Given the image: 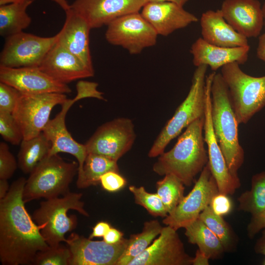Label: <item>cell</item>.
<instances>
[{
    "mask_svg": "<svg viewBox=\"0 0 265 265\" xmlns=\"http://www.w3.org/2000/svg\"><path fill=\"white\" fill-rule=\"evenodd\" d=\"M26 180L20 177L0 200V261L3 265H31L36 254L50 246L25 206L23 191Z\"/></svg>",
    "mask_w": 265,
    "mask_h": 265,
    "instance_id": "cell-1",
    "label": "cell"
},
{
    "mask_svg": "<svg viewBox=\"0 0 265 265\" xmlns=\"http://www.w3.org/2000/svg\"><path fill=\"white\" fill-rule=\"evenodd\" d=\"M204 124V117L188 126L174 147L159 156L153 166L154 172L160 176L172 174L190 186L208 162Z\"/></svg>",
    "mask_w": 265,
    "mask_h": 265,
    "instance_id": "cell-2",
    "label": "cell"
},
{
    "mask_svg": "<svg viewBox=\"0 0 265 265\" xmlns=\"http://www.w3.org/2000/svg\"><path fill=\"white\" fill-rule=\"evenodd\" d=\"M211 92V113L214 133L230 170L238 175L244 161V153L239 142V123L220 73H215Z\"/></svg>",
    "mask_w": 265,
    "mask_h": 265,
    "instance_id": "cell-3",
    "label": "cell"
},
{
    "mask_svg": "<svg viewBox=\"0 0 265 265\" xmlns=\"http://www.w3.org/2000/svg\"><path fill=\"white\" fill-rule=\"evenodd\" d=\"M82 196L81 193L70 191L60 198L42 201L34 211L32 218L37 225H45L40 232L50 246H56L61 242H65L66 234L76 228L77 218L75 215L69 216V210H75L83 216H89L81 200Z\"/></svg>",
    "mask_w": 265,
    "mask_h": 265,
    "instance_id": "cell-4",
    "label": "cell"
},
{
    "mask_svg": "<svg viewBox=\"0 0 265 265\" xmlns=\"http://www.w3.org/2000/svg\"><path fill=\"white\" fill-rule=\"evenodd\" d=\"M78 170V162H67L58 154L49 155L29 174L23 191L24 202L66 194Z\"/></svg>",
    "mask_w": 265,
    "mask_h": 265,
    "instance_id": "cell-5",
    "label": "cell"
},
{
    "mask_svg": "<svg viewBox=\"0 0 265 265\" xmlns=\"http://www.w3.org/2000/svg\"><path fill=\"white\" fill-rule=\"evenodd\" d=\"M207 68L208 66L204 65L196 67L187 96L155 140L149 151V158L160 155L169 142L177 136L183 129L196 120L204 117Z\"/></svg>",
    "mask_w": 265,
    "mask_h": 265,
    "instance_id": "cell-6",
    "label": "cell"
},
{
    "mask_svg": "<svg viewBox=\"0 0 265 265\" xmlns=\"http://www.w3.org/2000/svg\"><path fill=\"white\" fill-rule=\"evenodd\" d=\"M239 65L237 62L226 64L220 73L239 124H246L265 106V76H250Z\"/></svg>",
    "mask_w": 265,
    "mask_h": 265,
    "instance_id": "cell-7",
    "label": "cell"
},
{
    "mask_svg": "<svg viewBox=\"0 0 265 265\" xmlns=\"http://www.w3.org/2000/svg\"><path fill=\"white\" fill-rule=\"evenodd\" d=\"M65 94L47 93L37 94L21 92L12 115L19 125L24 139L41 133L49 121L54 106L67 100Z\"/></svg>",
    "mask_w": 265,
    "mask_h": 265,
    "instance_id": "cell-8",
    "label": "cell"
},
{
    "mask_svg": "<svg viewBox=\"0 0 265 265\" xmlns=\"http://www.w3.org/2000/svg\"><path fill=\"white\" fill-rule=\"evenodd\" d=\"M57 39V34L45 37L24 31L8 36L0 53V66L39 67Z\"/></svg>",
    "mask_w": 265,
    "mask_h": 265,
    "instance_id": "cell-9",
    "label": "cell"
},
{
    "mask_svg": "<svg viewBox=\"0 0 265 265\" xmlns=\"http://www.w3.org/2000/svg\"><path fill=\"white\" fill-rule=\"evenodd\" d=\"M158 33L142 16L135 12L119 17L107 25L106 41L121 46L132 54L140 53L144 49L154 46Z\"/></svg>",
    "mask_w": 265,
    "mask_h": 265,
    "instance_id": "cell-10",
    "label": "cell"
},
{
    "mask_svg": "<svg viewBox=\"0 0 265 265\" xmlns=\"http://www.w3.org/2000/svg\"><path fill=\"white\" fill-rule=\"evenodd\" d=\"M219 192L216 181L208 163L190 191L162 222L176 230L191 224L209 206L212 197Z\"/></svg>",
    "mask_w": 265,
    "mask_h": 265,
    "instance_id": "cell-11",
    "label": "cell"
},
{
    "mask_svg": "<svg viewBox=\"0 0 265 265\" xmlns=\"http://www.w3.org/2000/svg\"><path fill=\"white\" fill-rule=\"evenodd\" d=\"M135 137L132 121L118 118L100 126L85 145L87 154L103 155L117 161L131 149Z\"/></svg>",
    "mask_w": 265,
    "mask_h": 265,
    "instance_id": "cell-12",
    "label": "cell"
},
{
    "mask_svg": "<svg viewBox=\"0 0 265 265\" xmlns=\"http://www.w3.org/2000/svg\"><path fill=\"white\" fill-rule=\"evenodd\" d=\"M213 75L212 73L206 79L204 140L208 146V164L219 192L232 195L240 187L241 183L238 175L233 174L230 170L214 133L211 113V89Z\"/></svg>",
    "mask_w": 265,
    "mask_h": 265,
    "instance_id": "cell-13",
    "label": "cell"
},
{
    "mask_svg": "<svg viewBox=\"0 0 265 265\" xmlns=\"http://www.w3.org/2000/svg\"><path fill=\"white\" fill-rule=\"evenodd\" d=\"M128 241L123 238L118 243L111 244L72 233L65 241L71 252L69 265H117Z\"/></svg>",
    "mask_w": 265,
    "mask_h": 265,
    "instance_id": "cell-14",
    "label": "cell"
},
{
    "mask_svg": "<svg viewBox=\"0 0 265 265\" xmlns=\"http://www.w3.org/2000/svg\"><path fill=\"white\" fill-rule=\"evenodd\" d=\"M192 259L186 252L177 230L166 225L159 237L129 265H190Z\"/></svg>",
    "mask_w": 265,
    "mask_h": 265,
    "instance_id": "cell-15",
    "label": "cell"
},
{
    "mask_svg": "<svg viewBox=\"0 0 265 265\" xmlns=\"http://www.w3.org/2000/svg\"><path fill=\"white\" fill-rule=\"evenodd\" d=\"M147 2L146 0H75L70 6L92 29L107 26L126 15L139 12Z\"/></svg>",
    "mask_w": 265,
    "mask_h": 265,
    "instance_id": "cell-16",
    "label": "cell"
},
{
    "mask_svg": "<svg viewBox=\"0 0 265 265\" xmlns=\"http://www.w3.org/2000/svg\"><path fill=\"white\" fill-rule=\"evenodd\" d=\"M0 82L25 94L71 92L67 84L57 81L39 67L10 68L0 66Z\"/></svg>",
    "mask_w": 265,
    "mask_h": 265,
    "instance_id": "cell-17",
    "label": "cell"
},
{
    "mask_svg": "<svg viewBox=\"0 0 265 265\" xmlns=\"http://www.w3.org/2000/svg\"><path fill=\"white\" fill-rule=\"evenodd\" d=\"M85 98V95L81 92L77 91V94L74 98L67 99L61 105L60 111L54 118L49 120L42 132L52 144L49 155L62 152L74 156L79 163L78 175L82 172L87 152L85 144L77 142L67 130L65 118L67 112L74 104Z\"/></svg>",
    "mask_w": 265,
    "mask_h": 265,
    "instance_id": "cell-18",
    "label": "cell"
},
{
    "mask_svg": "<svg viewBox=\"0 0 265 265\" xmlns=\"http://www.w3.org/2000/svg\"><path fill=\"white\" fill-rule=\"evenodd\" d=\"M227 22L246 38L258 37L264 26L258 0H224L220 9Z\"/></svg>",
    "mask_w": 265,
    "mask_h": 265,
    "instance_id": "cell-19",
    "label": "cell"
},
{
    "mask_svg": "<svg viewBox=\"0 0 265 265\" xmlns=\"http://www.w3.org/2000/svg\"><path fill=\"white\" fill-rule=\"evenodd\" d=\"M141 10V15L158 34L165 36L198 21L183 6L171 2H147Z\"/></svg>",
    "mask_w": 265,
    "mask_h": 265,
    "instance_id": "cell-20",
    "label": "cell"
},
{
    "mask_svg": "<svg viewBox=\"0 0 265 265\" xmlns=\"http://www.w3.org/2000/svg\"><path fill=\"white\" fill-rule=\"evenodd\" d=\"M39 68L54 80L65 84L94 75V70L56 43L48 53Z\"/></svg>",
    "mask_w": 265,
    "mask_h": 265,
    "instance_id": "cell-21",
    "label": "cell"
},
{
    "mask_svg": "<svg viewBox=\"0 0 265 265\" xmlns=\"http://www.w3.org/2000/svg\"><path fill=\"white\" fill-rule=\"evenodd\" d=\"M64 25L57 33L56 43L79 58L86 66L94 70L89 48L91 29L86 21L70 8L65 11Z\"/></svg>",
    "mask_w": 265,
    "mask_h": 265,
    "instance_id": "cell-22",
    "label": "cell"
},
{
    "mask_svg": "<svg viewBox=\"0 0 265 265\" xmlns=\"http://www.w3.org/2000/svg\"><path fill=\"white\" fill-rule=\"evenodd\" d=\"M249 50V46L223 47L211 44L200 37L192 44L190 53L195 66L206 65L214 72L231 63L237 62L240 65L245 63L248 59Z\"/></svg>",
    "mask_w": 265,
    "mask_h": 265,
    "instance_id": "cell-23",
    "label": "cell"
},
{
    "mask_svg": "<svg viewBox=\"0 0 265 265\" xmlns=\"http://www.w3.org/2000/svg\"><path fill=\"white\" fill-rule=\"evenodd\" d=\"M200 22L202 38L211 44L227 48L249 46L247 38L227 22L220 9L204 12Z\"/></svg>",
    "mask_w": 265,
    "mask_h": 265,
    "instance_id": "cell-24",
    "label": "cell"
},
{
    "mask_svg": "<svg viewBox=\"0 0 265 265\" xmlns=\"http://www.w3.org/2000/svg\"><path fill=\"white\" fill-rule=\"evenodd\" d=\"M33 0H0V34L5 38L28 27L31 19L26 12Z\"/></svg>",
    "mask_w": 265,
    "mask_h": 265,
    "instance_id": "cell-25",
    "label": "cell"
},
{
    "mask_svg": "<svg viewBox=\"0 0 265 265\" xmlns=\"http://www.w3.org/2000/svg\"><path fill=\"white\" fill-rule=\"evenodd\" d=\"M185 229L188 242L197 245L198 249L210 260L223 257L225 252L221 241L199 218Z\"/></svg>",
    "mask_w": 265,
    "mask_h": 265,
    "instance_id": "cell-26",
    "label": "cell"
},
{
    "mask_svg": "<svg viewBox=\"0 0 265 265\" xmlns=\"http://www.w3.org/2000/svg\"><path fill=\"white\" fill-rule=\"evenodd\" d=\"M51 142L43 132L21 143L18 155V166L25 174H30L50 153Z\"/></svg>",
    "mask_w": 265,
    "mask_h": 265,
    "instance_id": "cell-27",
    "label": "cell"
},
{
    "mask_svg": "<svg viewBox=\"0 0 265 265\" xmlns=\"http://www.w3.org/2000/svg\"><path fill=\"white\" fill-rule=\"evenodd\" d=\"M109 171L119 172L117 161L103 155L88 153L82 172L78 176L76 186L82 189L97 185L100 183L101 177Z\"/></svg>",
    "mask_w": 265,
    "mask_h": 265,
    "instance_id": "cell-28",
    "label": "cell"
},
{
    "mask_svg": "<svg viewBox=\"0 0 265 265\" xmlns=\"http://www.w3.org/2000/svg\"><path fill=\"white\" fill-rule=\"evenodd\" d=\"M162 228L157 220L145 222L141 232L131 235L128 239L127 246L117 265H129L151 245Z\"/></svg>",
    "mask_w": 265,
    "mask_h": 265,
    "instance_id": "cell-29",
    "label": "cell"
},
{
    "mask_svg": "<svg viewBox=\"0 0 265 265\" xmlns=\"http://www.w3.org/2000/svg\"><path fill=\"white\" fill-rule=\"evenodd\" d=\"M238 210L256 215L265 210V171L254 175L251 188L242 193L238 198Z\"/></svg>",
    "mask_w": 265,
    "mask_h": 265,
    "instance_id": "cell-30",
    "label": "cell"
},
{
    "mask_svg": "<svg viewBox=\"0 0 265 265\" xmlns=\"http://www.w3.org/2000/svg\"><path fill=\"white\" fill-rule=\"evenodd\" d=\"M216 236L221 241L225 252L235 251L238 239L230 225L223 217L215 214L209 206L200 214L199 217Z\"/></svg>",
    "mask_w": 265,
    "mask_h": 265,
    "instance_id": "cell-31",
    "label": "cell"
},
{
    "mask_svg": "<svg viewBox=\"0 0 265 265\" xmlns=\"http://www.w3.org/2000/svg\"><path fill=\"white\" fill-rule=\"evenodd\" d=\"M185 185L175 176L168 174L156 183L157 193L167 212H173L184 196Z\"/></svg>",
    "mask_w": 265,
    "mask_h": 265,
    "instance_id": "cell-32",
    "label": "cell"
},
{
    "mask_svg": "<svg viewBox=\"0 0 265 265\" xmlns=\"http://www.w3.org/2000/svg\"><path fill=\"white\" fill-rule=\"evenodd\" d=\"M129 188L134 196L135 203L144 208L151 215L163 218L168 215L167 211L157 193H150L143 186H131Z\"/></svg>",
    "mask_w": 265,
    "mask_h": 265,
    "instance_id": "cell-33",
    "label": "cell"
},
{
    "mask_svg": "<svg viewBox=\"0 0 265 265\" xmlns=\"http://www.w3.org/2000/svg\"><path fill=\"white\" fill-rule=\"evenodd\" d=\"M70 258L67 246H49L36 254L32 265H69Z\"/></svg>",
    "mask_w": 265,
    "mask_h": 265,
    "instance_id": "cell-34",
    "label": "cell"
},
{
    "mask_svg": "<svg viewBox=\"0 0 265 265\" xmlns=\"http://www.w3.org/2000/svg\"><path fill=\"white\" fill-rule=\"evenodd\" d=\"M0 134L12 145H17L24 139L22 131L12 114L0 113Z\"/></svg>",
    "mask_w": 265,
    "mask_h": 265,
    "instance_id": "cell-35",
    "label": "cell"
},
{
    "mask_svg": "<svg viewBox=\"0 0 265 265\" xmlns=\"http://www.w3.org/2000/svg\"><path fill=\"white\" fill-rule=\"evenodd\" d=\"M20 94L14 87L0 82V113L12 114Z\"/></svg>",
    "mask_w": 265,
    "mask_h": 265,
    "instance_id": "cell-36",
    "label": "cell"
},
{
    "mask_svg": "<svg viewBox=\"0 0 265 265\" xmlns=\"http://www.w3.org/2000/svg\"><path fill=\"white\" fill-rule=\"evenodd\" d=\"M17 168L16 159L5 143H0V179L10 178Z\"/></svg>",
    "mask_w": 265,
    "mask_h": 265,
    "instance_id": "cell-37",
    "label": "cell"
},
{
    "mask_svg": "<svg viewBox=\"0 0 265 265\" xmlns=\"http://www.w3.org/2000/svg\"><path fill=\"white\" fill-rule=\"evenodd\" d=\"M209 206L213 213L223 217L231 212L233 204L228 195L218 192L212 197Z\"/></svg>",
    "mask_w": 265,
    "mask_h": 265,
    "instance_id": "cell-38",
    "label": "cell"
},
{
    "mask_svg": "<svg viewBox=\"0 0 265 265\" xmlns=\"http://www.w3.org/2000/svg\"><path fill=\"white\" fill-rule=\"evenodd\" d=\"M100 183L104 189L113 192L123 188L126 184V181L119 172L109 171L101 177Z\"/></svg>",
    "mask_w": 265,
    "mask_h": 265,
    "instance_id": "cell-39",
    "label": "cell"
},
{
    "mask_svg": "<svg viewBox=\"0 0 265 265\" xmlns=\"http://www.w3.org/2000/svg\"><path fill=\"white\" fill-rule=\"evenodd\" d=\"M264 229H265V210L256 215H252L247 226L248 237L252 239Z\"/></svg>",
    "mask_w": 265,
    "mask_h": 265,
    "instance_id": "cell-40",
    "label": "cell"
},
{
    "mask_svg": "<svg viewBox=\"0 0 265 265\" xmlns=\"http://www.w3.org/2000/svg\"><path fill=\"white\" fill-rule=\"evenodd\" d=\"M123 234L118 230L110 228L103 237V240L107 243L113 244L120 242L123 238Z\"/></svg>",
    "mask_w": 265,
    "mask_h": 265,
    "instance_id": "cell-41",
    "label": "cell"
},
{
    "mask_svg": "<svg viewBox=\"0 0 265 265\" xmlns=\"http://www.w3.org/2000/svg\"><path fill=\"white\" fill-rule=\"evenodd\" d=\"M110 225L106 222H99L93 227L92 233L89 236V238H94L103 237L110 228Z\"/></svg>",
    "mask_w": 265,
    "mask_h": 265,
    "instance_id": "cell-42",
    "label": "cell"
},
{
    "mask_svg": "<svg viewBox=\"0 0 265 265\" xmlns=\"http://www.w3.org/2000/svg\"><path fill=\"white\" fill-rule=\"evenodd\" d=\"M254 249L256 253L265 256V229L262 230L261 236L257 240ZM263 264L265 265V261Z\"/></svg>",
    "mask_w": 265,
    "mask_h": 265,
    "instance_id": "cell-43",
    "label": "cell"
},
{
    "mask_svg": "<svg viewBox=\"0 0 265 265\" xmlns=\"http://www.w3.org/2000/svg\"><path fill=\"white\" fill-rule=\"evenodd\" d=\"M209 258L203 253L198 249L195 253V256L193 257L192 260V265H208L209 264Z\"/></svg>",
    "mask_w": 265,
    "mask_h": 265,
    "instance_id": "cell-44",
    "label": "cell"
},
{
    "mask_svg": "<svg viewBox=\"0 0 265 265\" xmlns=\"http://www.w3.org/2000/svg\"><path fill=\"white\" fill-rule=\"evenodd\" d=\"M257 55L260 59L265 61V32L259 37Z\"/></svg>",
    "mask_w": 265,
    "mask_h": 265,
    "instance_id": "cell-45",
    "label": "cell"
},
{
    "mask_svg": "<svg viewBox=\"0 0 265 265\" xmlns=\"http://www.w3.org/2000/svg\"><path fill=\"white\" fill-rule=\"evenodd\" d=\"M9 188L7 180L0 179V200L2 199L5 197Z\"/></svg>",
    "mask_w": 265,
    "mask_h": 265,
    "instance_id": "cell-46",
    "label": "cell"
},
{
    "mask_svg": "<svg viewBox=\"0 0 265 265\" xmlns=\"http://www.w3.org/2000/svg\"><path fill=\"white\" fill-rule=\"evenodd\" d=\"M147 2H164L168 1L176 3L181 6L184 5L189 0H146Z\"/></svg>",
    "mask_w": 265,
    "mask_h": 265,
    "instance_id": "cell-47",
    "label": "cell"
},
{
    "mask_svg": "<svg viewBox=\"0 0 265 265\" xmlns=\"http://www.w3.org/2000/svg\"><path fill=\"white\" fill-rule=\"evenodd\" d=\"M57 4L65 12L71 8L67 0H52Z\"/></svg>",
    "mask_w": 265,
    "mask_h": 265,
    "instance_id": "cell-48",
    "label": "cell"
},
{
    "mask_svg": "<svg viewBox=\"0 0 265 265\" xmlns=\"http://www.w3.org/2000/svg\"><path fill=\"white\" fill-rule=\"evenodd\" d=\"M262 12H263V18H264V26L265 28V1L263 6H262Z\"/></svg>",
    "mask_w": 265,
    "mask_h": 265,
    "instance_id": "cell-49",
    "label": "cell"
}]
</instances>
